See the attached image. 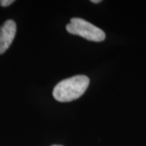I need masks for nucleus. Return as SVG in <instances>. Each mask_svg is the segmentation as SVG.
Returning <instances> with one entry per match:
<instances>
[{
    "instance_id": "obj_2",
    "label": "nucleus",
    "mask_w": 146,
    "mask_h": 146,
    "mask_svg": "<svg viewBox=\"0 0 146 146\" xmlns=\"http://www.w3.org/2000/svg\"><path fill=\"white\" fill-rule=\"evenodd\" d=\"M66 29L68 33L92 42H102L106 38V34L101 29L81 18H72Z\"/></svg>"
},
{
    "instance_id": "obj_5",
    "label": "nucleus",
    "mask_w": 146,
    "mask_h": 146,
    "mask_svg": "<svg viewBox=\"0 0 146 146\" xmlns=\"http://www.w3.org/2000/svg\"><path fill=\"white\" fill-rule=\"evenodd\" d=\"M91 2H92V3H101L102 1H101V0H92Z\"/></svg>"
},
{
    "instance_id": "obj_3",
    "label": "nucleus",
    "mask_w": 146,
    "mask_h": 146,
    "mask_svg": "<svg viewBox=\"0 0 146 146\" xmlns=\"http://www.w3.org/2000/svg\"><path fill=\"white\" fill-rule=\"evenodd\" d=\"M16 33L15 21L8 20L0 27V54H3L10 47Z\"/></svg>"
},
{
    "instance_id": "obj_1",
    "label": "nucleus",
    "mask_w": 146,
    "mask_h": 146,
    "mask_svg": "<svg viewBox=\"0 0 146 146\" xmlns=\"http://www.w3.org/2000/svg\"><path fill=\"white\" fill-rule=\"evenodd\" d=\"M89 84V79L84 75L75 76L63 80L56 84L53 91L54 99L60 102H68L81 97Z\"/></svg>"
},
{
    "instance_id": "obj_6",
    "label": "nucleus",
    "mask_w": 146,
    "mask_h": 146,
    "mask_svg": "<svg viewBox=\"0 0 146 146\" xmlns=\"http://www.w3.org/2000/svg\"><path fill=\"white\" fill-rule=\"evenodd\" d=\"M51 146H62V145H51Z\"/></svg>"
},
{
    "instance_id": "obj_4",
    "label": "nucleus",
    "mask_w": 146,
    "mask_h": 146,
    "mask_svg": "<svg viewBox=\"0 0 146 146\" xmlns=\"http://www.w3.org/2000/svg\"><path fill=\"white\" fill-rule=\"evenodd\" d=\"M14 3V0H0V5L2 7H7Z\"/></svg>"
}]
</instances>
